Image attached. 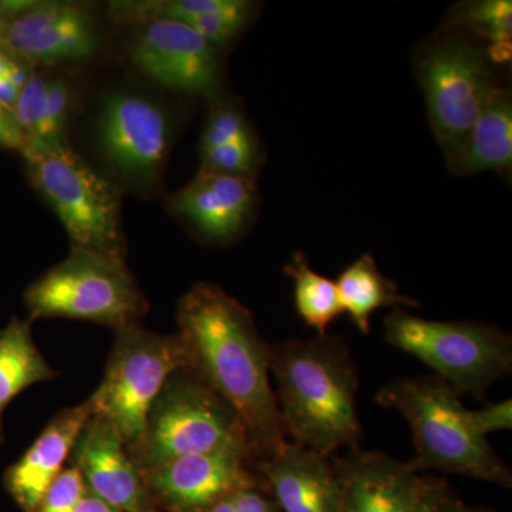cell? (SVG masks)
Listing matches in <instances>:
<instances>
[{
	"label": "cell",
	"instance_id": "30bf717a",
	"mask_svg": "<svg viewBox=\"0 0 512 512\" xmlns=\"http://www.w3.org/2000/svg\"><path fill=\"white\" fill-rule=\"evenodd\" d=\"M97 137L104 160L131 190H156L167 167L171 123L167 111L146 96L111 94L101 107Z\"/></svg>",
	"mask_w": 512,
	"mask_h": 512
},
{
	"label": "cell",
	"instance_id": "5b68a950",
	"mask_svg": "<svg viewBox=\"0 0 512 512\" xmlns=\"http://www.w3.org/2000/svg\"><path fill=\"white\" fill-rule=\"evenodd\" d=\"M25 305L30 322L86 320L114 330L138 325L150 309L126 259L80 248L29 285Z\"/></svg>",
	"mask_w": 512,
	"mask_h": 512
},
{
	"label": "cell",
	"instance_id": "1f68e13d",
	"mask_svg": "<svg viewBox=\"0 0 512 512\" xmlns=\"http://www.w3.org/2000/svg\"><path fill=\"white\" fill-rule=\"evenodd\" d=\"M235 512H279L274 500L262 493L259 485L242 488L232 495Z\"/></svg>",
	"mask_w": 512,
	"mask_h": 512
},
{
	"label": "cell",
	"instance_id": "d6986e66",
	"mask_svg": "<svg viewBox=\"0 0 512 512\" xmlns=\"http://www.w3.org/2000/svg\"><path fill=\"white\" fill-rule=\"evenodd\" d=\"M461 177L484 171L510 174L512 168V96L495 84L464 146L451 165Z\"/></svg>",
	"mask_w": 512,
	"mask_h": 512
},
{
	"label": "cell",
	"instance_id": "2e32d148",
	"mask_svg": "<svg viewBox=\"0 0 512 512\" xmlns=\"http://www.w3.org/2000/svg\"><path fill=\"white\" fill-rule=\"evenodd\" d=\"M279 512H340L342 487L332 457L286 440L256 461Z\"/></svg>",
	"mask_w": 512,
	"mask_h": 512
},
{
	"label": "cell",
	"instance_id": "52a82bcc",
	"mask_svg": "<svg viewBox=\"0 0 512 512\" xmlns=\"http://www.w3.org/2000/svg\"><path fill=\"white\" fill-rule=\"evenodd\" d=\"M384 339L434 370L460 396L484 400L491 384L512 372V340L493 325L440 322L394 309L384 318Z\"/></svg>",
	"mask_w": 512,
	"mask_h": 512
},
{
	"label": "cell",
	"instance_id": "4fadbf2b",
	"mask_svg": "<svg viewBox=\"0 0 512 512\" xmlns=\"http://www.w3.org/2000/svg\"><path fill=\"white\" fill-rule=\"evenodd\" d=\"M99 46L96 20L77 3L30 2L18 15L3 20V49L29 66L84 62Z\"/></svg>",
	"mask_w": 512,
	"mask_h": 512
},
{
	"label": "cell",
	"instance_id": "e575fe53",
	"mask_svg": "<svg viewBox=\"0 0 512 512\" xmlns=\"http://www.w3.org/2000/svg\"><path fill=\"white\" fill-rule=\"evenodd\" d=\"M466 512H498L494 510H490V508H468Z\"/></svg>",
	"mask_w": 512,
	"mask_h": 512
},
{
	"label": "cell",
	"instance_id": "d6a6232c",
	"mask_svg": "<svg viewBox=\"0 0 512 512\" xmlns=\"http://www.w3.org/2000/svg\"><path fill=\"white\" fill-rule=\"evenodd\" d=\"M76 512H123L117 510V508L111 507V505L104 503L100 498L94 497L92 493L86 491L82 501H80L79 507Z\"/></svg>",
	"mask_w": 512,
	"mask_h": 512
},
{
	"label": "cell",
	"instance_id": "7a4b0ae2",
	"mask_svg": "<svg viewBox=\"0 0 512 512\" xmlns=\"http://www.w3.org/2000/svg\"><path fill=\"white\" fill-rule=\"evenodd\" d=\"M271 373L286 437L328 457L359 447V373L345 340L326 333L276 343Z\"/></svg>",
	"mask_w": 512,
	"mask_h": 512
},
{
	"label": "cell",
	"instance_id": "83f0119b",
	"mask_svg": "<svg viewBox=\"0 0 512 512\" xmlns=\"http://www.w3.org/2000/svg\"><path fill=\"white\" fill-rule=\"evenodd\" d=\"M86 491L82 474L69 464L47 490L36 512H76Z\"/></svg>",
	"mask_w": 512,
	"mask_h": 512
},
{
	"label": "cell",
	"instance_id": "8992f818",
	"mask_svg": "<svg viewBox=\"0 0 512 512\" xmlns=\"http://www.w3.org/2000/svg\"><path fill=\"white\" fill-rule=\"evenodd\" d=\"M22 156L33 187L66 229L70 248L126 259L119 187L72 147L29 146Z\"/></svg>",
	"mask_w": 512,
	"mask_h": 512
},
{
	"label": "cell",
	"instance_id": "9a60e30c",
	"mask_svg": "<svg viewBox=\"0 0 512 512\" xmlns=\"http://www.w3.org/2000/svg\"><path fill=\"white\" fill-rule=\"evenodd\" d=\"M255 180L198 171L168 198V210L208 244L227 245L251 227L258 210Z\"/></svg>",
	"mask_w": 512,
	"mask_h": 512
},
{
	"label": "cell",
	"instance_id": "6da1fadb",
	"mask_svg": "<svg viewBox=\"0 0 512 512\" xmlns=\"http://www.w3.org/2000/svg\"><path fill=\"white\" fill-rule=\"evenodd\" d=\"M178 335L190 369L238 413L256 461L286 441L271 384V346L247 306L221 286L198 282L177 308Z\"/></svg>",
	"mask_w": 512,
	"mask_h": 512
},
{
	"label": "cell",
	"instance_id": "44dd1931",
	"mask_svg": "<svg viewBox=\"0 0 512 512\" xmlns=\"http://www.w3.org/2000/svg\"><path fill=\"white\" fill-rule=\"evenodd\" d=\"M339 301L353 325L363 335L370 333V319L380 308H419L420 303L400 293L399 286L386 278L373 255H360L346 266L338 281Z\"/></svg>",
	"mask_w": 512,
	"mask_h": 512
},
{
	"label": "cell",
	"instance_id": "7402d4cb",
	"mask_svg": "<svg viewBox=\"0 0 512 512\" xmlns=\"http://www.w3.org/2000/svg\"><path fill=\"white\" fill-rule=\"evenodd\" d=\"M443 30H461L477 39L493 64L512 59L511 0H474L453 6L444 19Z\"/></svg>",
	"mask_w": 512,
	"mask_h": 512
},
{
	"label": "cell",
	"instance_id": "ba28073f",
	"mask_svg": "<svg viewBox=\"0 0 512 512\" xmlns=\"http://www.w3.org/2000/svg\"><path fill=\"white\" fill-rule=\"evenodd\" d=\"M114 333L103 379L89 400L93 414L113 424L134 457L146 434L148 413L165 382L190 362L178 333L151 332L140 323Z\"/></svg>",
	"mask_w": 512,
	"mask_h": 512
},
{
	"label": "cell",
	"instance_id": "484cf974",
	"mask_svg": "<svg viewBox=\"0 0 512 512\" xmlns=\"http://www.w3.org/2000/svg\"><path fill=\"white\" fill-rule=\"evenodd\" d=\"M249 138L256 136L244 111L234 103L218 101L205 121L200 140V154Z\"/></svg>",
	"mask_w": 512,
	"mask_h": 512
},
{
	"label": "cell",
	"instance_id": "603a6c76",
	"mask_svg": "<svg viewBox=\"0 0 512 512\" xmlns=\"http://www.w3.org/2000/svg\"><path fill=\"white\" fill-rule=\"evenodd\" d=\"M284 272L293 281L296 311L309 328L326 335L333 320L343 313L338 286L332 279L313 271L303 252H295Z\"/></svg>",
	"mask_w": 512,
	"mask_h": 512
},
{
	"label": "cell",
	"instance_id": "f546056e",
	"mask_svg": "<svg viewBox=\"0 0 512 512\" xmlns=\"http://www.w3.org/2000/svg\"><path fill=\"white\" fill-rule=\"evenodd\" d=\"M471 420L483 436L495 431L512 429V403L511 399L503 402L490 403L480 410H471Z\"/></svg>",
	"mask_w": 512,
	"mask_h": 512
},
{
	"label": "cell",
	"instance_id": "277c9868",
	"mask_svg": "<svg viewBox=\"0 0 512 512\" xmlns=\"http://www.w3.org/2000/svg\"><path fill=\"white\" fill-rule=\"evenodd\" d=\"M227 450L254 456L241 417L194 370L183 367L165 382L151 406L133 460L146 471L177 458Z\"/></svg>",
	"mask_w": 512,
	"mask_h": 512
},
{
	"label": "cell",
	"instance_id": "5bb4252c",
	"mask_svg": "<svg viewBox=\"0 0 512 512\" xmlns=\"http://www.w3.org/2000/svg\"><path fill=\"white\" fill-rule=\"evenodd\" d=\"M87 491L123 512H161L148 494L143 473L113 424L93 414L70 454Z\"/></svg>",
	"mask_w": 512,
	"mask_h": 512
},
{
	"label": "cell",
	"instance_id": "cb8c5ba5",
	"mask_svg": "<svg viewBox=\"0 0 512 512\" xmlns=\"http://www.w3.org/2000/svg\"><path fill=\"white\" fill-rule=\"evenodd\" d=\"M256 3L248 0H221L218 8L195 19L190 25L195 32L200 33L212 46H228L249 25L254 18Z\"/></svg>",
	"mask_w": 512,
	"mask_h": 512
},
{
	"label": "cell",
	"instance_id": "e0dca14e",
	"mask_svg": "<svg viewBox=\"0 0 512 512\" xmlns=\"http://www.w3.org/2000/svg\"><path fill=\"white\" fill-rule=\"evenodd\" d=\"M332 461L342 487L340 512H409L421 480L409 461L359 448Z\"/></svg>",
	"mask_w": 512,
	"mask_h": 512
},
{
	"label": "cell",
	"instance_id": "4316f807",
	"mask_svg": "<svg viewBox=\"0 0 512 512\" xmlns=\"http://www.w3.org/2000/svg\"><path fill=\"white\" fill-rule=\"evenodd\" d=\"M74 103L72 83L64 77L47 76L46 107L47 123L53 147H70L67 131Z\"/></svg>",
	"mask_w": 512,
	"mask_h": 512
},
{
	"label": "cell",
	"instance_id": "ac0fdd59",
	"mask_svg": "<svg viewBox=\"0 0 512 512\" xmlns=\"http://www.w3.org/2000/svg\"><path fill=\"white\" fill-rule=\"evenodd\" d=\"M92 416L89 399L60 410L19 460L8 467L3 485L20 510L36 512L47 490L69 463L74 443Z\"/></svg>",
	"mask_w": 512,
	"mask_h": 512
},
{
	"label": "cell",
	"instance_id": "d590c367",
	"mask_svg": "<svg viewBox=\"0 0 512 512\" xmlns=\"http://www.w3.org/2000/svg\"><path fill=\"white\" fill-rule=\"evenodd\" d=\"M3 25H0V46H2Z\"/></svg>",
	"mask_w": 512,
	"mask_h": 512
},
{
	"label": "cell",
	"instance_id": "7c38bea8",
	"mask_svg": "<svg viewBox=\"0 0 512 512\" xmlns=\"http://www.w3.org/2000/svg\"><path fill=\"white\" fill-rule=\"evenodd\" d=\"M141 473L151 500L167 512H204L261 477L255 457L239 450L181 457Z\"/></svg>",
	"mask_w": 512,
	"mask_h": 512
},
{
	"label": "cell",
	"instance_id": "d4e9b609",
	"mask_svg": "<svg viewBox=\"0 0 512 512\" xmlns=\"http://www.w3.org/2000/svg\"><path fill=\"white\" fill-rule=\"evenodd\" d=\"M200 171L231 177L252 178L262 164V153L256 138L225 144L200 154Z\"/></svg>",
	"mask_w": 512,
	"mask_h": 512
},
{
	"label": "cell",
	"instance_id": "9c48e42d",
	"mask_svg": "<svg viewBox=\"0 0 512 512\" xmlns=\"http://www.w3.org/2000/svg\"><path fill=\"white\" fill-rule=\"evenodd\" d=\"M416 70L434 137L451 167L497 84L493 62L473 36L443 30L420 50Z\"/></svg>",
	"mask_w": 512,
	"mask_h": 512
},
{
	"label": "cell",
	"instance_id": "4dcf8cb0",
	"mask_svg": "<svg viewBox=\"0 0 512 512\" xmlns=\"http://www.w3.org/2000/svg\"><path fill=\"white\" fill-rule=\"evenodd\" d=\"M26 147L28 140L16 121L12 107L0 100V148L16 150L22 154Z\"/></svg>",
	"mask_w": 512,
	"mask_h": 512
},
{
	"label": "cell",
	"instance_id": "8d00e7d4",
	"mask_svg": "<svg viewBox=\"0 0 512 512\" xmlns=\"http://www.w3.org/2000/svg\"><path fill=\"white\" fill-rule=\"evenodd\" d=\"M0 25H3V20L2 19H0Z\"/></svg>",
	"mask_w": 512,
	"mask_h": 512
},
{
	"label": "cell",
	"instance_id": "8fae6325",
	"mask_svg": "<svg viewBox=\"0 0 512 512\" xmlns=\"http://www.w3.org/2000/svg\"><path fill=\"white\" fill-rule=\"evenodd\" d=\"M130 56L151 80L173 92L217 97L222 86L221 49L175 20L140 23Z\"/></svg>",
	"mask_w": 512,
	"mask_h": 512
},
{
	"label": "cell",
	"instance_id": "ffe728a7",
	"mask_svg": "<svg viewBox=\"0 0 512 512\" xmlns=\"http://www.w3.org/2000/svg\"><path fill=\"white\" fill-rule=\"evenodd\" d=\"M57 376L59 372L37 348L30 320L13 316L0 329V443H5L3 416L10 403L29 387L50 382Z\"/></svg>",
	"mask_w": 512,
	"mask_h": 512
},
{
	"label": "cell",
	"instance_id": "f1b7e54d",
	"mask_svg": "<svg viewBox=\"0 0 512 512\" xmlns=\"http://www.w3.org/2000/svg\"><path fill=\"white\" fill-rule=\"evenodd\" d=\"M467 507L444 478L421 476L409 512H466Z\"/></svg>",
	"mask_w": 512,
	"mask_h": 512
},
{
	"label": "cell",
	"instance_id": "836d02e7",
	"mask_svg": "<svg viewBox=\"0 0 512 512\" xmlns=\"http://www.w3.org/2000/svg\"><path fill=\"white\" fill-rule=\"evenodd\" d=\"M232 495L234 494L222 498V500L218 501V503H215L214 505H211V507L204 512H235L234 498H232Z\"/></svg>",
	"mask_w": 512,
	"mask_h": 512
},
{
	"label": "cell",
	"instance_id": "3957f363",
	"mask_svg": "<svg viewBox=\"0 0 512 512\" xmlns=\"http://www.w3.org/2000/svg\"><path fill=\"white\" fill-rule=\"evenodd\" d=\"M376 400L409 423L416 447L409 463L417 473L441 471L511 488V468L476 429L460 394L440 377H399Z\"/></svg>",
	"mask_w": 512,
	"mask_h": 512
}]
</instances>
